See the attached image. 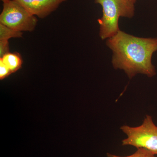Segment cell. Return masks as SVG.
Listing matches in <instances>:
<instances>
[{
	"instance_id": "obj_1",
	"label": "cell",
	"mask_w": 157,
	"mask_h": 157,
	"mask_svg": "<svg viewBox=\"0 0 157 157\" xmlns=\"http://www.w3.org/2000/svg\"><path fill=\"white\" fill-rule=\"evenodd\" d=\"M106 44L112 52L113 67L123 70L130 79L138 74L148 77L156 74L151 59L157 51V38L135 36L120 30Z\"/></svg>"
},
{
	"instance_id": "obj_12",
	"label": "cell",
	"mask_w": 157,
	"mask_h": 157,
	"mask_svg": "<svg viewBox=\"0 0 157 157\" xmlns=\"http://www.w3.org/2000/svg\"><path fill=\"white\" fill-rule=\"evenodd\" d=\"M3 3L5 2H7V1H9V0H1Z\"/></svg>"
},
{
	"instance_id": "obj_6",
	"label": "cell",
	"mask_w": 157,
	"mask_h": 157,
	"mask_svg": "<svg viewBox=\"0 0 157 157\" xmlns=\"http://www.w3.org/2000/svg\"><path fill=\"white\" fill-rule=\"evenodd\" d=\"M9 68L12 73H15L22 67L23 61L20 54L17 52H9L0 58Z\"/></svg>"
},
{
	"instance_id": "obj_10",
	"label": "cell",
	"mask_w": 157,
	"mask_h": 157,
	"mask_svg": "<svg viewBox=\"0 0 157 157\" xmlns=\"http://www.w3.org/2000/svg\"><path fill=\"white\" fill-rule=\"evenodd\" d=\"M9 49V40H0V58L10 52Z\"/></svg>"
},
{
	"instance_id": "obj_3",
	"label": "cell",
	"mask_w": 157,
	"mask_h": 157,
	"mask_svg": "<svg viewBox=\"0 0 157 157\" xmlns=\"http://www.w3.org/2000/svg\"><path fill=\"white\" fill-rule=\"evenodd\" d=\"M121 130L127 136L122 141V145L145 149L157 155V126L151 116L146 115L143 123L139 126L123 125Z\"/></svg>"
},
{
	"instance_id": "obj_8",
	"label": "cell",
	"mask_w": 157,
	"mask_h": 157,
	"mask_svg": "<svg viewBox=\"0 0 157 157\" xmlns=\"http://www.w3.org/2000/svg\"><path fill=\"white\" fill-rule=\"evenodd\" d=\"M107 157H156L151 152L144 148H137V151L134 154L128 156H119L116 155L107 153Z\"/></svg>"
},
{
	"instance_id": "obj_9",
	"label": "cell",
	"mask_w": 157,
	"mask_h": 157,
	"mask_svg": "<svg viewBox=\"0 0 157 157\" xmlns=\"http://www.w3.org/2000/svg\"><path fill=\"white\" fill-rule=\"evenodd\" d=\"M11 73H12L9 68L0 60V79L3 80L4 78H7Z\"/></svg>"
},
{
	"instance_id": "obj_2",
	"label": "cell",
	"mask_w": 157,
	"mask_h": 157,
	"mask_svg": "<svg viewBox=\"0 0 157 157\" xmlns=\"http://www.w3.org/2000/svg\"><path fill=\"white\" fill-rule=\"evenodd\" d=\"M95 3L102 6L103 15L98 21L99 36L103 40L111 38L121 30L120 17L131 18L135 15V4L128 0H95Z\"/></svg>"
},
{
	"instance_id": "obj_11",
	"label": "cell",
	"mask_w": 157,
	"mask_h": 157,
	"mask_svg": "<svg viewBox=\"0 0 157 157\" xmlns=\"http://www.w3.org/2000/svg\"><path fill=\"white\" fill-rule=\"evenodd\" d=\"M128 1H130V2H132L135 4L136 2V0H128Z\"/></svg>"
},
{
	"instance_id": "obj_7",
	"label": "cell",
	"mask_w": 157,
	"mask_h": 157,
	"mask_svg": "<svg viewBox=\"0 0 157 157\" xmlns=\"http://www.w3.org/2000/svg\"><path fill=\"white\" fill-rule=\"evenodd\" d=\"M22 35V32L0 23V40H9L11 38H21Z\"/></svg>"
},
{
	"instance_id": "obj_5",
	"label": "cell",
	"mask_w": 157,
	"mask_h": 157,
	"mask_svg": "<svg viewBox=\"0 0 157 157\" xmlns=\"http://www.w3.org/2000/svg\"><path fill=\"white\" fill-rule=\"evenodd\" d=\"M31 14L41 18H45L67 0H15Z\"/></svg>"
},
{
	"instance_id": "obj_4",
	"label": "cell",
	"mask_w": 157,
	"mask_h": 157,
	"mask_svg": "<svg viewBox=\"0 0 157 157\" xmlns=\"http://www.w3.org/2000/svg\"><path fill=\"white\" fill-rule=\"evenodd\" d=\"M38 19L15 0L3 3L0 14V23L20 32H33Z\"/></svg>"
}]
</instances>
